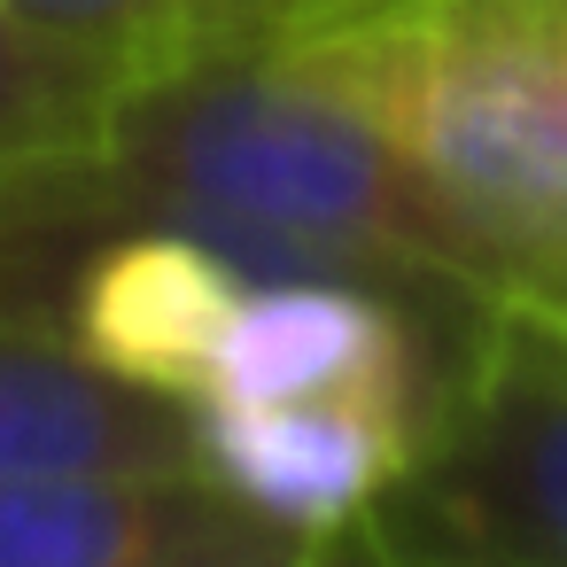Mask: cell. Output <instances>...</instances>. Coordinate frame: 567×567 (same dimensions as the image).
<instances>
[{
	"instance_id": "6da1fadb",
	"label": "cell",
	"mask_w": 567,
	"mask_h": 567,
	"mask_svg": "<svg viewBox=\"0 0 567 567\" xmlns=\"http://www.w3.org/2000/svg\"><path fill=\"white\" fill-rule=\"evenodd\" d=\"M94 164L133 226H187L249 272H342L451 327L497 311L427 179L319 40L133 71Z\"/></svg>"
},
{
	"instance_id": "7a4b0ae2",
	"label": "cell",
	"mask_w": 567,
	"mask_h": 567,
	"mask_svg": "<svg viewBox=\"0 0 567 567\" xmlns=\"http://www.w3.org/2000/svg\"><path fill=\"white\" fill-rule=\"evenodd\" d=\"M303 40L412 156L474 288L567 319V0H381Z\"/></svg>"
},
{
	"instance_id": "3957f363",
	"label": "cell",
	"mask_w": 567,
	"mask_h": 567,
	"mask_svg": "<svg viewBox=\"0 0 567 567\" xmlns=\"http://www.w3.org/2000/svg\"><path fill=\"white\" fill-rule=\"evenodd\" d=\"M365 520L427 567H567V319L497 303Z\"/></svg>"
},
{
	"instance_id": "277c9868",
	"label": "cell",
	"mask_w": 567,
	"mask_h": 567,
	"mask_svg": "<svg viewBox=\"0 0 567 567\" xmlns=\"http://www.w3.org/2000/svg\"><path fill=\"white\" fill-rule=\"evenodd\" d=\"M303 551L311 536L234 497L203 458L0 474V567H288Z\"/></svg>"
},
{
	"instance_id": "5b68a950",
	"label": "cell",
	"mask_w": 567,
	"mask_h": 567,
	"mask_svg": "<svg viewBox=\"0 0 567 567\" xmlns=\"http://www.w3.org/2000/svg\"><path fill=\"white\" fill-rule=\"evenodd\" d=\"M420 443H427V412L365 389L241 396L203 412V466L311 544L358 528L404 482Z\"/></svg>"
},
{
	"instance_id": "8992f818",
	"label": "cell",
	"mask_w": 567,
	"mask_h": 567,
	"mask_svg": "<svg viewBox=\"0 0 567 567\" xmlns=\"http://www.w3.org/2000/svg\"><path fill=\"white\" fill-rule=\"evenodd\" d=\"M249 280L257 272L241 257H226L187 226H117L110 241L86 249L63 296V334L117 381L195 404Z\"/></svg>"
},
{
	"instance_id": "52a82bcc",
	"label": "cell",
	"mask_w": 567,
	"mask_h": 567,
	"mask_svg": "<svg viewBox=\"0 0 567 567\" xmlns=\"http://www.w3.org/2000/svg\"><path fill=\"white\" fill-rule=\"evenodd\" d=\"M203 412L117 381L71 334L0 311V474L32 466H195Z\"/></svg>"
},
{
	"instance_id": "ba28073f",
	"label": "cell",
	"mask_w": 567,
	"mask_h": 567,
	"mask_svg": "<svg viewBox=\"0 0 567 567\" xmlns=\"http://www.w3.org/2000/svg\"><path fill=\"white\" fill-rule=\"evenodd\" d=\"M125 79L133 71L94 48H71V40H48L17 17H0V164L102 148V125Z\"/></svg>"
},
{
	"instance_id": "9c48e42d",
	"label": "cell",
	"mask_w": 567,
	"mask_h": 567,
	"mask_svg": "<svg viewBox=\"0 0 567 567\" xmlns=\"http://www.w3.org/2000/svg\"><path fill=\"white\" fill-rule=\"evenodd\" d=\"M0 17H17L48 40H71V48H94L125 71L195 55V0H0Z\"/></svg>"
},
{
	"instance_id": "30bf717a",
	"label": "cell",
	"mask_w": 567,
	"mask_h": 567,
	"mask_svg": "<svg viewBox=\"0 0 567 567\" xmlns=\"http://www.w3.org/2000/svg\"><path fill=\"white\" fill-rule=\"evenodd\" d=\"M381 0H195V48H265V40H303L327 24H350Z\"/></svg>"
},
{
	"instance_id": "8fae6325",
	"label": "cell",
	"mask_w": 567,
	"mask_h": 567,
	"mask_svg": "<svg viewBox=\"0 0 567 567\" xmlns=\"http://www.w3.org/2000/svg\"><path fill=\"white\" fill-rule=\"evenodd\" d=\"M288 567H427V559H412V551H396L373 520H358V528H342V536H327V544H311L303 559H288Z\"/></svg>"
}]
</instances>
